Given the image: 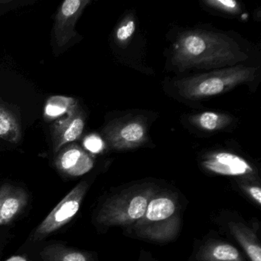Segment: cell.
Here are the masks:
<instances>
[{"instance_id": "cell-1", "label": "cell", "mask_w": 261, "mask_h": 261, "mask_svg": "<svg viewBox=\"0 0 261 261\" xmlns=\"http://www.w3.org/2000/svg\"><path fill=\"white\" fill-rule=\"evenodd\" d=\"M247 59L233 39L207 31L183 33L174 44L172 53V62L181 70L222 68Z\"/></svg>"}, {"instance_id": "cell-2", "label": "cell", "mask_w": 261, "mask_h": 261, "mask_svg": "<svg viewBox=\"0 0 261 261\" xmlns=\"http://www.w3.org/2000/svg\"><path fill=\"white\" fill-rule=\"evenodd\" d=\"M181 224L178 198L174 193L159 191L151 198L143 216L127 230L143 239L166 243L176 238Z\"/></svg>"}, {"instance_id": "cell-3", "label": "cell", "mask_w": 261, "mask_h": 261, "mask_svg": "<svg viewBox=\"0 0 261 261\" xmlns=\"http://www.w3.org/2000/svg\"><path fill=\"white\" fill-rule=\"evenodd\" d=\"M160 188L152 183H143L123 189L103 203L96 216L97 224L103 227L129 228L139 221Z\"/></svg>"}, {"instance_id": "cell-4", "label": "cell", "mask_w": 261, "mask_h": 261, "mask_svg": "<svg viewBox=\"0 0 261 261\" xmlns=\"http://www.w3.org/2000/svg\"><path fill=\"white\" fill-rule=\"evenodd\" d=\"M254 75L255 69L250 67H230L181 79L176 82V88L184 98L197 100L225 92L240 84L253 80Z\"/></svg>"}, {"instance_id": "cell-5", "label": "cell", "mask_w": 261, "mask_h": 261, "mask_svg": "<svg viewBox=\"0 0 261 261\" xmlns=\"http://www.w3.org/2000/svg\"><path fill=\"white\" fill-rule=\"evenodd\" d=\"M88 188L86 181L74 186L38 226L33 233V241L39 242L68 224L79 212Z\"/></svg>"}, {"instance_id": "cell-6", "label": "cell", "mask_w": 261, "mask_h": 261, "mask_svg": "<svg viewBox=\"0 0 261 261\" xmlns=\"http://www.w3.org/2000/svg\"><path fill=\"white\" fill-rule=\"evenodd\" d=\"M201 165L206 171L215 175L237 177L238 179L258 182L254 168L245 159L231 152H212L203 159Z\"/></svg>"}, {"instance_id": "cell-7", "label": "cell", "mask_w": 261, "mask_h": 261, "mask_svg": "<svg viewBox=\"0 0 261 261\" xmlns=\"http://www.w3.org/2000/svg\"><path fill=\"white\" fill-rule=\"evenodd\" d=\"M85 118L79 103L71 111L55 122L51 127L53 149L58 153L62 148L80 138L85 129Z\"/></svg>"}, {"instance_id": "cell-8", "label": "cell", "mask_w": 261, "mask_h": 261, "mask_svg": "<svg viewBox=\"0 0 261 261\" xmlns=\"http://www.w3.org/2000/svg\"><path fill=\"white\" fill-rule=\"evenodd\" d=\"M90 1L66 0L58 10L54 25L55 38L59 46H65L76 36V22Z\"/></svg>"}, {"instance_id": "cell-9", "label": "cell", "mask_w": 261, "mask_h": 261, "mask_svg": "<svg viewBox=\"0 0 261 261\" xmlns=\"http://www.w3.org/2000/svg\"><path fill=\"white\" fill-rule=\"evenodd\" d=\"M55 164L62 173L77 177L89 172L94 166V161L79 145L72 143L60 149Z\"/></svg>"}, {"instance_id": "cell-10", "label": "cell", "mask_w": 261, "mask_h": 261, "mask_svg": "<svg viewBox=\"0 0 261 261\" xmlns=\"http://www.w3.org/2000/svg\"><path fill=\"white\" fill-rule=\"evenodd\" d=\"M29 195L22 188L5 184L0 186V226L10 224L27 207Z\"/></svg>"}, {"instance_id": "cell-11", "label": "cell", "mask_w": 261, "mask_h": 261, "mask_svg": "<svg viewBox=\"0 0 261 261\" xmlns=\"http://www.w3.org/2000/svg\"><path fill=\"white\" fill-rule=\"evenodd\" d=\"M146 129L139 121H130L124 124L107 129V140L115 149H129L140 146L145 140Z\"/></svg>"}, {"instance_id": "cell-12", "label": "cell", "mask_w": 261, "mask_h": 261, "mask_svg": "<svg viewBox=\"0 0 261 261\" xmlns=\"http://www.w3.org/2000/svg\"><path fill=\"white\" fill-rule=\"evenodd\" d=\"M195 261H247L238 248L222 240H207L198 247Z\"/></svg>"}, {"instance_id": "cell-13", "label": "cell", "mask_w": 261, "mask_h": 261, "mask_svg": "<svg viewBox=\"0 0 261 261\" xmlns=\"http://www.w3.org/2000/svg\"><path fill=\"white\" fill-rule=\"evenodd\" d=\"M227 228L250 261H261L260 242L254 230L238 221H228Z\"/></svg>"}, {"instance_id": "cell-14", "label": "cell", "mask_w": 261, "mask_h": 261, "mask_svg": "<svg viewBox=\"0 0 261 261\" xmlns=\"http://www.w3.org/2000/svg\"><path fill=\"white\" fill-rule=\"evenodd\" d=\"M43 261H97L89 252L75 250L60 244H53L43 247L40 251Z\"/></svg>"}, {"instance_id": "cell-15", "label": "cell", "mask_w": 261, "mask_h": 261, "mask_svg": "<svg viewBox=\"0 0 261 261\" xmlns=\"http://www.w3.org/2000/svg\"><path fill=\"white\" fill-rule=\"evenodd\" d=\"M22 137L20 123L14 114L0 105V139L18 143Z\"/></svg>"}, {"instance_id": "cell-16", "label": "cell", "mask_w": 261, "mask_h": 261, "mask_svg": "<svg viewBox=\"0 0 261 261\" xmlns=\"http://www.w3.org/2000/svg\"><path fill=\"white\" fill-rule=\"evenodd\" d=\"M77 102L73 97L66 96H53L49 97L44 108V117L48 121L62 118L66 115Z\"/></svg>"}, {"instance_id": "cell-17", "label": "cell", "mask_w": 261, "mask_h": 261, "mask_svg": "<svg viewBox=\"0 0 261 261\" xmlns=\"http://www.w3.org/2000/svg\"><path fill=\"white\" fill-rule=\"evenodd\" d=\"M230 121L231 119L228 116L212 111H206L195 117V123L201 129L208 131L222 129L227 126Z\"/></svg>"}, {"instance_id": "cell-18", "label": "cell", "mask_w": 261, "mask_h": 261, "mask_svg": "<svg viewBox=\"0 0 261 261\" xmlns=\"http://www.w3.org/2000/svg\"><path fill=\"white\" fill-rule=\"evenodd\" d=\"M238 187L255 204L261 205V188L259 182L249 180L237 179Z\"/></svg>"}, {"instance_id": "cell-19", "label": "cell", "mask_w": 261, "mask_h": 261, "mask_svg": "<svg viewBox=\"0 0 261 261\" xmlns=\"http://www.w3.org/2000/svg\"><path fill=\"white\" fill-rule=\"evenodd\" d=\"M209 7L229 13H238L239 5L234 0H209L205 2Z\"/></svg>"}, {"instance_id": "cell-20", "label": "cell", "mask_w": 261, "mask_h": 261, "mask_svg": "<svg viewBox=\"0 0 261 261\" xmlns=\"http://www.w3.org/2000/svg\"><path fill=\"white\" fill-rule=\"evenodd\" d=\"M136 24L134 19H129L123 22L117 31V40L120 42H126L129 40L135 33Z\"/></svg>"}, {"instance_id": "cell-21", "label": "cell", "mask_w": 261, "mask_h": 261, "mask_svg": "<svg viewBox=\"0 0 261 261\" xmlns=\"http://www.w3.org/2000/svg\"><path fill=\"white\" fill-rule=\"evenodd\" d=\"M84 146L89 152L92 153H99L103 150V142L98 136L91 134L84 140Z\"/></svg>"}, {"instance_id": "cell-22", "label": "cell", "mask_w": 261, "mask_h": 261, "mask_svg": "<svg viewBox=\"0 0 261 261\" xmlns=\"http://www.w3.org/2000/svg\"><path fill=\"white\" fill-rule=\"evenodd\" d=\"M6 261H27V259L21 256H13Z\"/></svg>"}, {"instance_id": "cell-23", "label": "cell", "mask_w": 261, "mask_h": 261, "mask_svg": "<svg viewBox=\"0 0 261 261\" xmlns=\"http://www.w3.org/2000/svg\"><path fill=\"white\" fill-rule=\"evenodd\" d=\"M140 261H153V260H149V259H146V258H145L143 260H140Z\"/></svg>"}]
</instances>
